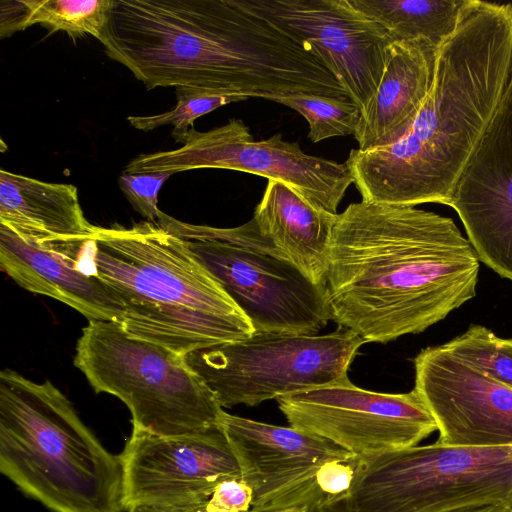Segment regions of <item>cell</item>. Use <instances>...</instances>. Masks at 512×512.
Segmentation results:
<instances>
[{
	"label": "cell",
	"instance_id": "23",
	"mask_svg": "<svg viewBox=\"0 0 512 512\" xmlns=\"http://www.w3.org/2000/svg\"><path fill=\"white\" fill-rule=\"evenodd\" d=\"M302 115L309 124L308 138L313 143L353 135L361 117V108L351 100L319 95H296L276 99Z\"/></svg>",
	"mask_w": 512,
	"mask_h": 512
},
{
	"label": "cell",
	"instance_id": "28",
	"mask_svg": "<svg viewBox=\"0 0 512 512\" xmlns=\"http://www.w3.org/2000/svg\"><path fill=\"white\" fill-rule=\"evenodd\" d=\"M253 493L242 479H229L214 489L206 507L217 512H249Z\"/></svg>",
	"mask_w": 512,
	"mask_h": 512
},
{
	"label": "cell",
	"instance_id": "13",
	"mask_svg": "<svg viewBox=\"0 0 512 512\" xmlns=\"http://www.w3.org/2000/svg\"><path fill=\"white\" fill-rule=\"evenodd\" d=\"M119 456L127 510L204 503L221 482L242 479L220 427L175 436L132 429Z\"/></svg>",
	"mask_w": 512,
	"mask_h": 512
},
{
	"label": "cell",
	"instance_id": "9",
	"mask_svg": "<svg viewBox=\"0 0 512 512\" xmlns=\"http://www.w3.org/2000/svg\"><path fill=\"white\" fill-rule=\"evenodd\" d=\"M181 238L250 320L254 333L315 335L331 320L326 288L289 261L231 242L223 228L162 213L158 222Z\"/></svg>",
	"mask_w": 512,
	"mask_h": 512
},
{
	"label": "cell",
	"instance_id": "7",
	"mask_svg": "<svg viewBox=\"0 0 512 512\" xmlns=\"http://www.w3.org/2000/svg\"><path fill=\"white\" fill-rule=\"evenodd\" d=\"M74 365L96 393L128 407L133 430L175 436L219 427L224 410L185 356L131 335L120 323L88 320Z\"/></svg>",
	"mask_w": 512,
	"mask_h": 512
},
{
	"label": "cell",
	"instance_id": "10",
	"mask_svg": "<svg viewBox=\"0 0 512 512\" xmlns=\"http://www.w3.org/2000/svg\"><path fill=\"white\" fill-rule=\"evenodd\" d=\"M205 168L241 171L282 182L315 208L331 214H338L337 208L353 184L346 162L310 155L298 143L284 140L280 133L255 141L240 119H230L205 132L192 128L181 147L140 154L124 172L174 174Z\"/></svg>",
	"mask_w": 512,
	"mask_h": 512
},
{
	"label": "cell",
	"instance_id": "19",
	"mask_svg": "<svg viewBox=\"0 0 512 512\" xmlns=\"http://www.w3.org/2000/svg\"><path fill=\"white\" fill-rule=\"evenodd\" d=\"M0 223L26 242L49 247L80 240L94 225L72 184L48 183L1 169Z\"/></svg>",
	"mask_w": 512,
	"mask_h": 512
},
{
	"label": "cell",
	"instance_id": "5",
	"mask_svg": "<svg viewBox=\"0 0 512 512\" xmlns=\"http://www.w3.org/2000/svg\"><path fill=\"white\" fill-rule=\"evenodd\" d=\"M0 472L51 512H127L111 454L49 380L0 372Z\"/></svg>",
	"mask_w": 512,
	"mask_h": 512
},
{
	"label": "cell",
	"instance_id": "2",
	"mask_svg": "<svg viewBox=\"0 0 512 512\" xmlns=\"http://www.w3.org/2000/svg\"><path fill=\"white\" fill-rule=\"evenodd\" d=\"M480 260L452 218L360 201L337 214L326 294L331 320L365 342L418 334L473 299Z\"/></svg>",
	"mask_w": 512,
	"mask_h": 512
},
{
	"label": "cell",
	"instance_id": "31",
	"mask_svg": "<svg viewBox=\"0 0 512 512\" xmlns=\"http://www.w3.org/2000/svg\"><path fill=\"white\" fill-rule=\"evenodd\" d=\"M452 512H512V509L498 505H483L463 508Z\"/></svg>",
	"mask_w": 512,
	"mask_h": 512
},
{
	"label": "cell",
	"instance_id": "3",
	"mask_svg": "<svg viewBox=\"0 0 512 512\" xmlns=\"http://www.w3.org/2000/svg\"><path fill=\"white\" fill-rule=\"evenodd\" d=\"M512 72V3L467 0L439 47L435 77L415 119L391 145L352 149L345 161L362 201L449 206L454 186Z\"/></svg>",
	"mask_w": 512,
	"mask_h": 512
},
{
	"label": "cell",
	"instance_id": "12",
	"mask_svg": "<svg viewBox=\"0 0 512 512\" xmlns=\"http://www.w3.org/2000/svg\"><path fill=\"white\" fill-rule=\"evenodd\" d=\"M220 429L252 489L249 512L300 507L319 512L324 505L316 475L330 461L355 455L321 436L223 412Z\"/></svg>",
	"mask_w": 512,
	"mask_h": 512
},
{
	"label": "cell",
	"instance_id": "11",
	"mask_svg": "<svg viewBox=\"0 0 512 512\" xmlns=\"http://www.w3.org/2000/svg\"><path fill=\"white\" fill-rule=\"evenodd\" d=\"M276 400L291 427L330 440L355 456L416 446L437 430L415 388L380 393L357 387L346 377Z\"/></svg>",
	"mask_w": 512,
	"mask_h": 512
},
{
	"label": "cell",
	"instance_id": "17",
	"mask_svg": "<svg viewBox=\"0 0 512 512\" xmlns=\"http://www.w3.org/2000/svg\"><path fill=\"white\" fill-rule=\"evenodd\" d=\"M439 47L425 37L393 42L380 84L354 134L361 151L393 144L415 119L436 73Z\"/></svg>",
	"mask_w": 512,
	"mask_h": 512
},
{
	"label": "cell",
	"instance_id": "24",
	"mask_svg": "<svg viewBox=\"0 0 512 512\" xmlns=\"http://www.w3.org/2000/svg\"><path fill=\"white\" fill-rule=\"evenodd\" d=\"M445 347L485 375L512 388V339L474 324Z\"/></svg>",
	"mask_w": 512,
	"mask_h": 512
},
{
	"label": "cell",
	"instance_id": "20",
	"mask_svg": "<svg viewBox=\"0 0 512 512\" xmlns=\"http://www.w3.org/2000/svg\"><path fill=\"white\" fill-rule=\"evenodd\" d=\"M337 214L311 205L292 187L268 180L253 219L260 233L311 282L325 286Z\"/></svg>",
	"mask_w": 512,
	"mask_h": 512
},
{
	"label": "cell",
	"instance_id": "27",
	"mask_svg": "<svg viewBox=\"0 0 512 512\" xmlns=\"http://www.w3.org/2000/svg\"><path fill=\"white\" fill-rule=\"evenodd\" d=\"M354 457L347 461L327 462L318 470L316 486L324 500V505L350 488L355 470Z\"/></svg>",
	"mask_w": 512,
	"mask_h": 512
},
{
	"label": "cell",
	"instance_id": "8",
	"mask_svg": "<svg viewBox=\"0 0 512 512\" xmlns=\"http://www.w3.org/2000/svg\"><path fill=\"white\" fill-rule=\"evenodd\" d=\"M364 343L340 326L324 335L255 332L195 350L185 359L222 408L256 406L348 377Z\"/></svg>",
	"mask_w": 512,
	"mask_h": 512
},
{
	"label": "cell",
	"instance_id": "25",
	"mask_svg": "<svg viewBox=\"0 0 512 512\" xmlns=\"http://www.w3.org/2000/svg\"><path fill=\"white\" fill-rule=\"evenodd\" d=\"M177 102L169 111L146 116H129L128 122L137 130L151 131L163 125H172V137L183 143L194 121L202 115L233 103L248 99L241 95H217L189 89H175Z\"/></svg>",
	"mask_w": 512,
	"mask_h": 512
},
{
	"label": "cell",
	"instance_id": "1",
	"mask_svg": "<svg viewBox=\"0 0 512 512\" xmlns=\"http://www.w3.org/2000/svg\"><path fill=\"white\" fill-rule=\"evenodd\" d=\"M98 40L147 89L350 100L311 46L248 0H113Z\"/></svg>",
	"mask_w": 512,
	"mask_h": 512
},
{
	"label": "cell",
	"instance_id": "15",
	"mask_svg": "<svg viewBox=\"0 0 512 512\" xmlns=\"http://www.w3.org/2000/svg\"><path fill=\"white\" fill-rule=\"evenodd\" d=\"M458 214L479 260L512 281V72L455 186Z\"/></svg>",
	"mask_w": 512,
	"mask_h": 512
},
{
	"label": "cell",
	"instance_id": "14",
	"mask_svg": "<svg viewBox=\"0 0 512 512\" xmlns=\"http://www.w3.org/2000/svg\"><path fill=\"white\" fill-rule=\"evenodd\" d=\"M311 46L361 110L382 79L394 42L379 23L348 0H248Z\"/></svg>",
	"mask_w": 512,
	"mask_h": 512
},
{
	"label": "cell",
	"instance_id": "30",
	"mask_svg": "<svg viewBox=\"0 0 512 512\" xmlns=\"http://www.w3.org/2000/svg\"><path fill=\"white\" fill-rule=\"evenodd\" d=\"M190 505L173 507L136 506L129 508L127 512H189Z\"/></svg>",
	"mask_w": 512,
	"mask_h": 512
},
{
	"label": "cell",
	"instance_id": "6",
	"mask_svg": "<svg viewBox=\"0 0 512 512\" xmlns=\"http://www.w3.org/2000/svg\"><path fill=\"white\" fill-rule=\"evenodd\" d=\"M350 488L319 512H452L498 505L512 509V446L435 442L354 458Z\"/></svg>",
	"mask_w": 512,
	"mask_h": 512
},
{
	"label": "cell",
	"instance_id": "21",
	"mask_svg": "<svg viewBox=\"0 0 512 512\" xmlns=\"http://www.w3.org/2000/svg\"><path fill=\"white\" fill-rule=\"evenodd\" d=\"M382 25L394 42L425 37L441 46L455 31L467 0H348Z\"/></svg>",
	"mask_w": 512,
	"mask_h": 512
},
{
	"label": "cell",
	"instance_id": "16",
	"mask_svg": "<svg viewBox=\"0 0 512 512\" xmlns=\"http://www.w3.org/2000/svg\"><path fill=\"white\" fill-rule=\"evenodd\" d=\"M415 389L432 413L437 443L512 446V388L485 375L444 344L414 358Z\"/></svg>",
	"mask_w": 512,
	"mask_h": 512
},
{
	"label": "cell",
	"instance_id": "4",
	"mask_svg": "<svg viewBox=\"0 0 512 512\" xmlns=\"http://www.w3.org/2000/svg\"><path fill=\"white\" fill-rule=\"evenodd\" d=\"M50 250L100 280L125 308L131 335L186 356L250 337L254 328L184 241L159 223L94 226Z\"/></svg>",
	"mask_w": 512,
	"mask_h": 512
},
{
	"label": "cell",
	"instance_id": "29",
	"mask_svg": "<svg viewBox=\"0 0 512 512\" xmlns=\"http://www.w3.org/2000/svg\"><path fill=\"white\" fill-rule=\"evenodd\" d=\"M26 7L24 0L1 1V38L8 37L14 32L24 30Z\"/></svg>",
	"mask_w": 512,
	"mask_h": 512
},
{
	"label": "cell",
	"instance_id": "18",
	"mask_svg": "<svg viewBox=\"0 0 512 512\" xmlns=\"http://www.w3.org/2000/svg\"><path fill=\"white\" fill-rule=\"evenodd\" d=\"M0 267L22 288L58 300L88 320L124 321L123 304L100 280L82 273L61 254L26 242L1 223Z\"/></svg>",
	"mask_w": 512,
	"mask_h": 512
},
{
	"label": "cell",
	"instance_id": "32",
	"mask_svg": "<svg viewBox=\"0 0 512 512\" xmlns=\"http://www.w3.org/2000/svg\"><path fill=\"white\" fill-rule=\"evenodd\" d=\"M267 512H306V511L300 507H285V508L270 510Z\"/></svg>",
	"mask_w": 512,
	"mask_h": 512
},
{
	"label": "cell",
	"instance_id": "26",
	"mask_svg": "<svg viewBox=\"0 0 512 512\" xmlns=\"http://www.w3.org/2000/svg\"><path fill=\"white\" fill-rule=\"evenodd\" d=\"M171 175L170 172L140 174L123 172L118 182L121 191L133 208L147 221L158 222L163 213L157 206L158 193Z\"/></svg>",
	"mask_w": 512,
	"mask_h": 512
},
{
	"label": "cell",
	"instance_id": "22",
	"mask_svg": "<svg viewBox=\"0 0 512 512\" xmlns=\"http://www.w3.org/2000/svg\"><path fill=\"white\" fill-rule=\"evenodd\" d=\"M24 27L41 24L69 35L89 34L97 39L105 27L113 0H24Z\"/></svg>",
	"mask_w": 512,
	"mask_h": 512
}]
</instances>
